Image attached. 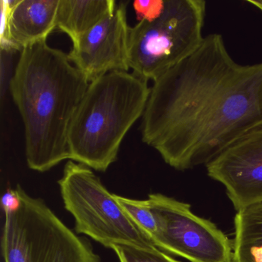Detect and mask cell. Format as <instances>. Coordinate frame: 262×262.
<instances>
[{
    "label": "cell",
    "instance_id": "3957f363",
    "mask_svg": "<svg viewBox=\"0 0 262 262\" xmlns=\"http://www.w3.org/2000/svg\"><path fill=\"white\" fill-rule=\"evenodd\" d=\"M150 90L147 81L128 72H112L90 82L69 131L70 160L106 171L143 116Z\"/></svg>",
    "mask_w": 262,
    "mask_h": 262
},
{
    "label": "cell",
    "instance_id": "ba28073f",
    "mask_svg": "<svg viewBox=\"0 0 262 262\" xmlns=\"http://www.w3.org/2000/svg\"><path fill=\"white\" fill-rule=\"evenodd\" d=\"M226 188L236 211L262 202V124L251 128L206 165Z\"/></svg>",
    "mask_w": 262,
    "mask_h": 262
},
{
    "label": "cell",
    "instance_id": "6da1fadb",
    "mask_svg": "<svg viewBox=\"0 0 262 262\" xmlns=\"http://www.w3.org/2000/svg\"><path fill=\"white\" fill-rule=\"evenodd\" d=\"M260 124L262 62L237 63L214 33L154 81L142 139L165 163L185 171L206 165Z\"/></svg>",
    "mask_w": 262,
    "mask_h": 262
},
{
    "label": "cell",
    "instance_id": "5bb4252c",
    "mask_svg": "<svg viewBox=\"0 0 262 262\" xmlns=\"http://www.w3.org/2000/svg\"><path fill=\"white\" fill-rule=\"evenodd\" d=\"M119 262H180L158 248H142L132 245H113Z\"/></svg>",
    "mask_w": 262,
    "mask_h": 262
},
{
    "label": "cell",
    "instance_id": "277c9868",
    "mask_svg": "<svg viewBox=\"0 0 262 262\" xmlns=\"http://www.w3.org/2000/svg\"><path fill=\"white\" fill-rule=\"evenodd\" d=\"M15 191L16 205L4 209V262H101L90 241L67 226L43 199L20 185Z\"/></svg>",
    "mask_w": 262,
    "mask_h": 262
},
{
    "label": "cell",
    "instance_id": "2e32d148",
    "mask_svg": "<svg viewBox=\"0 0 262 262\" xmlns=\"http://www.w3.org/2000/svg\"><path fill=\"white\" fill-rule=\"evenodd\" d=\"M246 2L262 12V0H247Z\"/></svg>",
    "mask_w": 262,
    "mask_h": 262
},
{
    "label": "cell",
    "instance_id": "9c48e42d",
    "mask_svg": "<svg viewBox=\"0 0 262 262\" xmlns=\"http://www.w3.org/2000/svg\"><path fill=\"white\" fill-rule=\"evenodd\" d=\"M126 5L120 3L111 15L73 42L68 56L89 82L112 72H128Z\"/></svg>",
    "mask_w": 262,
    "mask_h": 262
},
{
    "label": "cell",
    "instance_id": "8992f818",
    "mask_svg": "<svg viewBox=\"0 0 262 262\" xmlns=\"http://www.w3.org/2000/svg\"><path fill=\"white\" fill-rule=\"evenodd\" d=\"M58 184L64 207L74 217L77 234L110 249L116 245L157 248L90 167L69 160Z\"/></svg>",
    "mask_w": 262,
    "mask_h": 262
},
{
    "label": "cell",
    "instance_id": "8fae6325",
    "mask_svg": "<svg viewBox=\"0 0 262 262\" xmlns=\"http://www.w3.org/2000/svg\"><path fill=\"white\" fill-rule=\"evenodd\" d=\"M116 6L115 0H59L56 28L73 43L111 15Z\"/></svg>",
    "mask_w": 262,
    "mask_h": 262
},
{
    "label": "cell",
    "instance_id": "7a4b0ae2",
    "mask_svg": "<svg viewBox=\"0 0 262 262\" xmlns=\"http://www.w3.org/2000/svg\"><path fill=\"white\" fill-rule=\"evenodd\" d=\"M89 85L68 54L47 41L20 52L10 90L24 122L30 169L46 172L70 160L69 131Z\"/></svg>",
    "mask_w": 262,
    "mask_h": 262
},
{
    "label": "cell",
    "instance_id": "9a60e30c",
    "mask_svg": "<svg viewBox=\"0 0 262 262\" xmlns=\"http://www.w3.org/2000/svg\"><path fill=\"white\" fill-rule=\"evenodd\" d=\"M165 0H137L133 3L138 21H151L163 11Z\"/></svg>",
    "mask_w": 262,
    "mask_h": 262
},
{
    "label": "cell",
    "instance_id": "30bf717a",
    "mask_svg": "<svg viewBox=\"0 0 262 262\" xmlns=\"http://www.w3.org/2000/svg\"><path fill=\"white\" fill-rule=\"evenodd\" d=\"M59 0H2L1 48L22 51L47 41L56 28Z\"/></svg>",
    "mask_w": 262,
    "mask_h": 262
},
{
    "label": "cell",
    "instance_id": "5b68a950",
    "mask_svg": "<svg viewBox=\"0 0 262 262\" xmlns=\"http://www.w3.org/2000/svg\"><path fill=\"white\" fill-rule=\"evenodd\" d=\"M206 2L165 0L160 15L130 27L128 63L140 79L156 81L191 56L202 44Z\"/></svg>",
    "mask_w": 262,
    "mask_h": 262
},
{
    "label": "cell",
    "instance_id": "52a82bcc",
    "mask_svg": "<svg viewBox=\"0 0 262 262\" xmlns=\"http://www.w3.org/2000/svg\"><path fill=\"white\" fill-rule=\"evenodd\" d=\"M148 201L157 222L155 246L190 262H234L228 237L188 204L160 193H151Z\"/></svg>",
    "mask_w": 262,
    "mask_h": 262
},
{
    "label": "cell",
    "instance_id": "7c38bea8",
    "mask_svg": "<svg viewBox=\"0 0 262 262\" xmlns=\"http://www.w3.org/2000/svg\"><path fill=\"white\" fill-rule=\"evenodd\" d=\"M232 248L234 262H262V202L237 211Z\"/></svg>",
    "mask_w": 262,
    "mask_h": 262
},
{
    "label": "cell",
    "instance_id": "4fadbf2b",
    "mask_svg": "<svg viewBox=\"0 0 262 262\" xmlns=\"http://www.w3.org/2000/svg\"><path fill=\"white\" fill-rule=\"evenodd\" d=\"M114 196L132 220L152 242L153 238L157 234L158 226L148 199L138 200L116 194H114Z\"/></svg>",
    "mask_w": 262,
    "mask_h": 262
}]
</instances>
